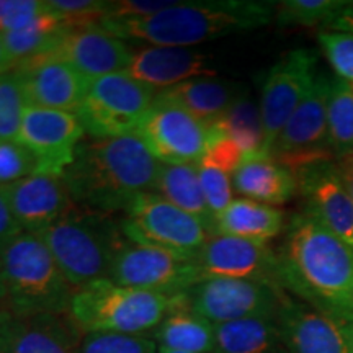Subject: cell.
I'll return each instance as SVG.
<instances>
[{
    "label": "cell",
    "mask_w": 353,
    "mask_h": 353,
    "mask_svg": "<svg viewBox=\"0 0 353 353\" xmlns=\"http://www.w3.org/2000/svg\"><path fill=\"white\" fill-rule=\"evenodd\" d=\"M20 232H23V229L20 228L19 221L15 219V214H13L7 190L6 187H0V245L3 242L10 241L12 237L19 236Z\"/></svg>",
    "instance_id": "cell-39"
},
{
    "label": "cell",
    "mask_w": 353,
    "mask_h": 353,
    "mask_svg": "<svg viewBox=\"0 0 353 353\" xmlns=\"http://www.w3.org/2000/svg\"><path fill=\"white\" fill-rule=\"evenodd\" d=\"M12 69H13V63H12L10 56H8L7 50H6V44H3L2 33H0V77H2L3 74L10 72Z\"/></svg>",
    "instance_id": "cell-43"
},
{
    "label": "cell",
    "mask_w": 353,
    "mask_h": 353,
    "mask_svg": "<svg viewBox=\"0 0 353 353\" xmlns=\"http://www.w3.org/2000/svg\"><path fill=\"white\" fill-rule=\"evenodd\" d=\"M317 57V51L299 48L286 52L268 69L259 101L267 156L291 114L296 112L314 85L319 76Z\"/></svg>",
    "instance_id": "cell-12"
},
{
    "label": "cell",
    "mask_w": 353,
    "mask_h": 353,
    "mask_svg": "<svg viewBox=\"0 0 353 353\" xmlns=\"http://www.w3.org/2000/svg\"><path fill=\"white\" fill-rule=\"evenodd\" d=\"M120 228L126 239L136 244L157 247L192 262L211 237L200 219L154 192L144 193L132 203L120 218Z\"/></svg>",
    "instance_id": "cell-9"
},
{
    "label": "cell",
    "mask_w": 353,
    "mask_h": 353,
    "mask_svg": "<svg viewBox=\"0 0 353 353\" xmlns=\"http://www.w3.org/2000/svg\"><path fill=\"white\" fill-rule=\"evenodd\" d=\"M247 90L244 83L226 79L196 77L165 88L157 97L180 105L206 126L213 128Z\"/></svg>",
    "instance_id": "cell-23"
},
{
    "label": "cell",
    "mask_w": 353,
    "mask_h": 353,
    "mask_svg": "<svg viewBox=\"0 0 353 353\" xmlns=\"http://www.w3.org/2000/svg\"><path fill=\"white\" fill-rule=\"evenodd\" d=\"M154 193L185 213L195 216L213 236L214 216L211 214L203 193L196 164H162Z\"/></svg>",
    "instance_id": "cell-28"
},
{
    "label": "cell",
    "mask_w": 353,
    "mask_h": 353,
    "mask_svg": "<svg viewBox=\"0 0 353 353\" xmlns=\"http://www.w3.org/2000/svg\"><path fill=\"white\" fill-rule=\"evenodd\" d=\"M12 70L19 77L28 107L76 113L90 83L72 65L52 54L33 57Z\"/></svg>",
    "instance_id": "cell-15"
},
{
    "label": "cell",
    "mask_w": 353,
    "mask_h": 353,
    "mask_svg": "<svg viewBox=\"0 0 353 353\" xmlns=\"http://www.w3.org/2000/svg\"><path fill=\"white\" fill-rule=\"evenodd\" d=\"M85 131L76 113L26 107L19 139L38 162V174L64 175L76 159Z\"/></svg>",
    "instance_id": "cell-14"
},
{
    "label": "cell",
    "mask_w": 353,
    "mask_h": 353,
    "mask_svg": "<svg viewBox=\"0 0 353 353\" xmlns=\"http://www.w3.org/2000/svg\"><path fill=\"white\" fill-rule=\"evenodd\" d=\"M273 2L260 0H176L145 19H103L101 28L113 37L149 46L192 48L229 34L263 28L275 20Z\"/></svg>",
    "instance_id": "cell-3"
},
{
    "label": "cell",
    "mask_w": 353,
    "mask_h": 353,
    "mask_svg": "<svg viewBox=\"0 0 353 353\" xmlns=\"http://www.w3.org/2000/svg\"><path fill=\"white\" fill-rule=\"evenodd\" d=\"M0 267L12 316L65 314L76 290L51 250L34 232H20L0 245Z\"/></svg>",
    "instance_id": "cell-4"
},
{
    "label": "cell",
    "mask_w": 353,
    "mask_h": 353,
    "mask_svg": "<svg viewBox=\"0 0 353 353\" xmlns=\"http://www.w3.org/2000/svg\"><path fill=\"white\" fill-rule=\"evenodd\" d=\"M48 54L59 57L88 81H94L128 70L134 50L100 25H68L54 50Z\"/></svg>",
    "instance_id": "cell-17"
},
{
    "label": "cell",
    "mask_w": 353,
    "mask_h": 353,
    "mask_svg": "<svg viewBox=\"0 0 353 353\" xmlns=\"http://www.w3.org/2000/svg\"><path fill=\"white\" fill-rule=\"evenodd\" d=\"M283 229V211L249 198H234L228 208L216 216L213 236L223 234V236L268 242L280 236Z\"/></svg>",
    "instance_id": "cell-26"
},
{
    "label": "cell",
    "mask_w": 353,
    "mask_h": 353,
    "mask_svg": "<svg viewBox=\"0 0 353 353\" xmlns=\"http://www.w3.org/2000/svg\"><path fill=\"white\" fill-rule=\"evenodd\" d=\"M214 353H288L276 319L255 317L214 325Z\"/></svg>",
    "instance_id": "cell-29"
},
{
    "label": "cell",
    "mask_w": 353,
    "mask_h": 353,
    "mask_svg": "<svg viewBox=\"0 0 353 353\" xmlns=\"http://www.w3.org/2000/svg\"><path fill=\"white\" fill-rule=\"evenodd\" d=\"M161 162L134 134L85 138L64 172L70 198L79 208L125 214L144 193L154 192Z\"/></svg>",
    "instance_id": "cell-2"
},
{
    "label": "cell",
    "mask_w": 353,
    "mask_h": 353,
    "mask_svg": "<svg viewBox=\"0 0 353 353\" xmlns=\"http://www.w3.org/2000/svg\"><path fill=\"white\" fill-rule=\"evenodd\" d=\"M242 161L244 154L239 145L218 128H211L210 144L196 167L203 193L214 219L234 200L232 176Z\"/></svg>",
    "instance_id": "cell-24"
},
{
    "label": "cell",
    "mask_w": 353,
    "mask_h": 353,
    "mask_svg": "<svg viewBox=\"0 0 353 353\" xmlns=\"http://www.w3.org/2000/svg\"><path fill=\"white\" fill-rule=\"evenodd\" d=\"M134 136L162 164H198L210 144L211 128L180 105L156 95Z\"/></svg>",
    "instance_id": "cell-13"
},
{
    "label": "cell",
    "mask_w": 353,
    "mask_h": 353,
    "mask_svg": "<svg viewBox=\"0 0 353 353\" xmlns=\"http://www.w3.org/2000/svg\"><path fill=\"white\" fill-rule=\"evenodd\" d=\"M179 298L103 278L76 290L68 314L82 334L151 335Z\"/></svg>",
    "instance_id": "cell-6"
},
{
    "label": "cell",
    "mask_w": 353,
    "mask_h": 353,
    "mask_svg": "<svg viewBox=\"0 0 353 353\" xmlns=\"http://www.w3.org/2000/svg\"><path fill=\"white\" fill-rule=\"evenodd\" d=\"M304 213L353 247V200L335 161L309 165L296 174Z\"/></svg>",
    "instance_id": "cell-16"
},
{
    "label": "cell",
    "mask_w": 353,
    "mask_h": 353,
    "mask_svg": "<svg viewBox=\"0 0 353 353\" xmlns=\"http://www.w3.org/2000/svg\"><path fill=\"white\" fill-rule=\"evenodd\" d=\"M317 41L332 65L335 77L353 90V34L342 32H321Z\"/></svg>",
    "instance_id": "cell-35"
},
{
    "label": "cell",
    "mask_w": 353,
    "mask_h": 353,
    "mask_svg": "<svg viewBox=\"0 0 353 353\" xmlns=\"http://www.w3.org/2000/svg\"><path fill=\"white\" fill-rule=\"evenodd\" d=\"M157 92L126 72L90 81L76 117L88 138L107 139L134 134Z\"/></svg>",
    "instance_id": "cell-7"
},
{
    "label": "cell",
    "mask_w": 353,
    "mask_h": 353,
    "mask_svg": "<svg viewBox=\"0 0 353 353\" xmlns=\"http://www.w3.org/2000/svg\"><path fill=\"white\" fill-rule=\"evenodd\" d=\"M8 316H12L10 303H8V294H7V288H6V281H3L2 267H0V321H3Z\"/></svg>",
    "instance_id": "cell-42"
},
{
    "label": "cell",
    "mask_w": 353,
    "mask_h": 353,
    "mask_svg": "<svg viewBox=\"0 0 353 353\" xmlns=\"http://www.w3.org/2000/svg\"><path fill=\"white\" fill-rule=\"evenodd\" d=\"M213 128H218L239 145L244 157L265 154V132L260 105L247 90Z\"/></svg>",
    "instance_id": "cell-30"
},
{
    "label": "cell",
    "mask_w": 353,
    "mask_h": 353,
    "mask_svg": "<svg viewBox=\"0 0 353 353\" xmlns=\"http://www.w3.org/2000/svg\"><path fill=\"white\" fill-rule=\"evenodd\" d=\"M327 126L335 161L353 152V90L335 76L330 77Z\"/></svg>",
    "instance_id": "cell-31"
},
{
    "label": "cell",
    "mask_w": 353,
    "mask_h": 353,
    "mask_svg": "<svg viewBox=\"0 0 353 353\" xmlns=\"http://www.w3.org/2000/svg\"><path fill=\"white\" fill-rule=\"evenodd\" d=\"M335 165H337L339 174H341L343 183H345L348 193H350L353 200V152L337 159V161H335Z\"/></svg>",
    "instance_id": "cell-41"
},
{
    "label": "cell",
    "mask_w": 353,
    "mask_h": 353,
    "mask_svg": "<svg viewBox=\"0 0 353 353\" xmlns=\"http://www.w3.org/2000/svg\"><path fill=\"white\" fill-rule=\"evenodd\" d=\"M232 183L236 193L270 206L283 205L298 192L296 175L267 154L244 157Z\"/></svg>",
    "instance_id": "cell-25"
},
{
    "label": "cell",
    "mask_w": 353,
    "mask_h": 353,
    "mask_svg": "<svg viewBox=\"0 0 353 353\" xmlns=\"http://www.w3.org/2000/svg\"><path fill=\"white\" fill-rule=\"evenodd\" d=\"M327 30L329 32H342L353 34V2H348V6L330 21L327 25Z\"/></svg>",
    "instance_id": "cell-40"
},
{
    "label": "cell",
    "mask_w": 353,
    "mask_h": 353,
    "mask_svg": "<svg viewBox=\"0 0 353 353\" xmlns=\"http://www.w3.org/2000/svg\"><path fill=\"white\" fill-rule=\"evenodd\" d=\"M3 8H6V0H0V33H2V20H3Z\"/></svg>",
    "instance_id": "cell-45"
},
{
    "label": "cell",
    "mask_w": 353,
    "mask_h": 353,
    "mask_svg": "<svg viewBox=\"0 0 353 353\" xmlns=\"http://www.w3.org/2000/svg\"><path fill=\"white\" fill-rule=\"evenodd\" d=\"M159 353H185V352H175V350H165V348H159Z\"/></svg>",
    "instance_id": "cell-46"
},
{
    "label": "cell",
    "mask_w": 353,
    "mask_h": 353,
    "mask_svg": "<svg viewBox=\"0 0 353 353\" xmlns=\"http://www.w3.org/2000/svg\"><path fill=\"white\" fill-rule=\"evenodd\" d=\"M343 329H345V334L348 337V343H350V352L353 353V322L343 325Z\"/></svg>",
    "instance_id": "cell-44"
},
{
    "label": "cell",
    "mask_w": 353,
    "mask_h": 353,
    "mask_svg": "<svg viewBox=\"0 0 353 353\" xmlns=\"http://www.w3.org/2000/svg\"><path fill=\"white\" fill-rule=\"evenodd\" d=\"M15 219L26 232H41L74 208L64 176L33 174L6 187Z\"/></svg>",
    "instance_id": "cell-21"
},
{
    "label": "cell",
    "mask_w": 353,
    "mask_h": 353,
    "mask_svg": "<svg viewBox=\"0 0 353 353\" xmlns=\"http://www.w3.org/2000/svg\"><path fill=\"white\" fill-rule=\"evenodd\" d=\"M193 263L203 276L255 278L280 285L278 255L267 242L216 234L205 242Z\"/></svg>",
    "instance_id": "cell-18"
},
{
    "label": "cell",
    "mask_w": 353,
    "mask_h": 353,
    "mask_svg": "<svg viewBox=\"0 0 353 353\" xmlns=\"http://www.w3.org/2000/svg\"><path fill=\"white\" fill-rule=\"evenodd\" d=\"M26 105L23 90L17 74H3L0 77V141L19 139L20 125Z\"/></svg>",
    "instance_id": "cell-33"
},
{
    "label": "cell",
    "mask_w": 353,
    "mask_h": 353,
    "mask_svg": "<svg viewBox=\"0 0 353 353\" xmlns=\"http://www.w3.org/2000/svg\"><path fill=\"white\" fill-rule=\"evenodd\" d=\"M276 255L281 288L341 325L353 322V247L303 211Z\"/></svg>",
    "instance_id": "cell-1"
},
{
    "label": "cell",
    "mask_w": 353,
    "mask_h": 353,
    "mask_svg": "<svg viewBox=\"0 0 353 353\" xmlns=\"http://www.w3.org/2000/svg\"><path fill=\"white\" fill-rule=\"evenodd\" d=\"M329 92L330 77L319 74L311 92L291 114L268 154L294 175L309 165L335 161L329 143Z\"/></svg>",
    "instance_id": "cell-11"
},
{
    "label": "cell",
    "mask_w": 353,
    "mask_h": 353,
    "mask_svg": "<svg viewBox=\"0 0 353 353\" xmlns=\"http://www.w3.org/2000/svg\"><path fill=\"white\" fill-rule=\"evenodd\" d=\"M203 273L192 260L167 250L123 239L110 267L108 280L130 288L152 291L169 298L183 296L201 280Z\"/></svg>",
    "instance_id": "cell-10"
},
{
    "label": "cell",
    "mask_w": 353,
    "mask_h": 353,
    "mask_svg": "<svg viewBox=\"0 0 353 353\" xmlns=\"http://www.w3.org/2000/svg\"><path fill=\"white\" fill-rule=\"evenodd\" d=\"M286 291L280 285L255 278L203 276L185 293V303L213 325L270 317L276 319Z\"/></svg>",
    "instance_id": "cell-8"
},
{
    "label": "cell",
    "mask_w": 353,
    "mask_h": 353,
    "mask_svg": "<svg viewBox=\"0 0 353 353\" xmlns=\"http://www.w3.org/2000/svg\"><path fill=\"white\" fill-rule=\"evenodd\" d=\"M51 13L48 0H6L2 33L28 28L39 23Z\"/></svg>",
    "instance_id": "cell-37"
},
{
    "label": "cell",
    "mask_w": 353,
    "mask_h": 353,
    "mask_svg": "<svg viewBox=\"0 0 353 353\" xmlns=\"http://www.w3.org/2000/svg\"><path fill=\"white\" fill-rule=\"evenodd\" d=\"M48 3L70 26L100 25L108 10V2L103 0H48Z\"/></svg>",
    "instance_id": "cell-38"
},
{
    "label": "cell",
    "mask_w": 353,
    "mask_h": 353,
    "mask_svg": "<svg viewBox=\"0 0 353 353\" xmlns=\"http://www.w3.org/2000/svg\"><path fill=\"white\" fill-rule=\"evenodd\" d=\"M77 353H159L149 335L83 334Z\"/></svg>",
    "instance_id": "cell-34"
},
{
    "label": "cell",
    "mask_w": 353,
    "mask_h": 353,
    "mask_svg": "<svg viewBox=\"0 0 353 353\" xmlns=\"http://www.w3.org/2000/svg\"><path fill=\"white\" fill-rule=\"evenodd\" d=\"M276 321L288 353H352L343 325L290 294Z\"/></svg>",
    "instance_id": "cell-22"
},
{
    "label": "cell",
    "mask_w": 353,
    "mask_h": 353,
    "mask_svg": "<svg viewBox=\"0 0 353 353\" xmlns=\"http://www.w3.org/2000/svg\"><path fill=\"white\" fill-rule=\"evenodd\" d=\"M126 72L159 94L190 79L216 77L218 63L195 48L145 46L134 51Z\"/></svg>",
    "instance_id": "cell-19"
},
{
    "label": "cell",
    "mask_w": 353,
    "mask_h": 353,
    "mask_svg": "<svg viewBox=\"0 0 353 353\" xmlns=\"http://www.w3.org/2000/svg\"><path fill=\"white\" fill-rule=\"evenodd\" d=\"M347 6V0H283L275 6V21L278 26H327Z\"/></svg>",
    "instance_id": "cell-32"
},
{
    "label": "cell",
    "mask_w": 353,
    "mask_h": 353,
    "mask_svg": "<svg viewBox=\"0 0 353 353\" xmlns=\"http://www.w3.org/2000/svg\"><path fill=\"white\" fill-rule=\"evenodd\" d=\"M82 335L68 312L8 316L0 321V353H77Z\"/></svg>",
    "instance_id": "cell-20"
},
{
    "label": "cell",
    "mask_w": 353,
    "mask_h": 353,
    "mask_svg": "<svg viewBox=\"0 0 353 353\" xmlns=\"http://www.w3.org/2000/svg\"><path fill=\"white\" fill-rule=\"evenodd\" d=\"M38 236L74 290L108 278L114 254L125 239L120 219L79 206Z\"/></svg>",
    "instance_id": "cell-5"
},
{
    "label": "cell",
    "mask_w": 353,
    "mask_h": 353,
    "mask_svg": "<svg viewBox=\"0 0 353 353\" xmlns=\"http://www.w3.org/2000/svg\"><path fill=\"white\" fill-rule=\"evenodd\" d=\"M159 348L185 353H214V325L193 312L185 303V294L149 335Z\"/></svg>",
    "instance_id": "cell-27"
},
{
    "label": "cell",
    "mask_w": 353,
    "mask_h": 353,
    "mask_svg": "<svg viewBox=\"0 0 353 353\" xmlns=\"http://www.w3.org/2000/svg\"><path fill=\"white\" fill-rule=\"evenodd\" d=\"M38 174V162L20 141H0V187Z\"/></svg>",
    "instance_id": "cell-36"
}]
</instances>
